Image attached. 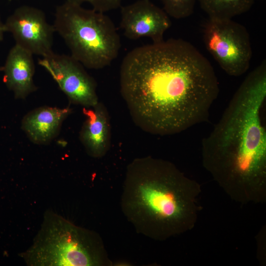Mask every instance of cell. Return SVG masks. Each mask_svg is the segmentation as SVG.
Masks as SVG:
<instances>
[{"mask_svg":"<svg viewBox=\"0 0 266 266\" xmlns=\"http://www.w3.org/2000/svg\"><path fill=\"white\" fill-rule=\"evenodd\" d=\"M2 70V67H0V71Z\"/></svg>","mask_w":266,"mask_h":266,"instance_id":"e0dca14e","label":"cell"},{"mask_svg":"<svg viewBox=\"0 0 266 266\" xmlns=\"http://www.w3.org/2000/svg\"><path fill=\"white\" fill-rule=\"evenodd\" d=\"M6 32L4 22L1 19L0 15V41H2L4 37V33Z\"/></svg>","mask_w":266,"mask_h":266,"instance_id":"2e32d148","label":"cell"},{"mask_svg":"<svg viewBox=\"0 0 266 266\" xmlns=\"http://www.w3.org/2000/svg\"><path fill=\"white\" fill-rule=\"evenodd\" d=\"M4 25L6 32L12 35L15 44L33 55L43 57L53 52L55 29L41 10L21 5L7 17Z\"/></svg>","mask_w":266,"mask_h":266,"instance_id":"ba28073f","label":"cell"},{"mask_svg":"<svg viewBox=\"0 0 266 266\" xmlns=\"http://www.w3.org/2000/svg\"><path fill=\"white\" fill-rule=\"evenodd\" d=\"M33 55L15 44L10 49L2 66L4 83L16 99H26L37 89L33 81L35 65Z\"/></svg>","mask_w":266,"mask_h":266,"instance_id":"30bf717a","label":"cell"},{"mask_svg":"<svg viewBox=\"0 0 266 266\" xmlns=\"http://www.w3.org/2000/svg\"><path fill=\"white\" fill-rule=\"evenodd\" d=\"M205 46L229 75L239 76L249 69L252 56L249 34L232 19L208 18L203 28Z\"/></svg>","mask_w":266,"mask_h":266,"instance_id":"8992f818","label":"cell"},{"mask_svg":"<svg viewBox=\"0 0 266 266\" xmlns=\"http://www.w3.org/2000/svg\"><path fill=\"white\" fill-rule=\"evenodd\" d=\"M53 25L70 55L84 67L103 68L119 54L120 35L113 22L104 13L66 1L57 7Z\"/></svg>","mask_w":266,"mask_h":266,"instance_id":"5b68a950","label":"cell"},{"mask_svg":"<svg viewBox=\"0 0 266 266\" xmlns=\"http://www.w3.org/2000/svg\"><path fill=\"white\" fill-rule=\"evenodd\" d=\"M85 112L86 118L79 133V139L88 154L92 157H103L111 143L109 116L101 102Z\"/></svg>","mask_w":266,"mask_h":266,"instance_id":"7c38bea8","label":"cell"},{"mask_svg":"<svg viewBox=\"0 0 266 266\" xmlns=\"http://www.w3.org/2000/svg\"><path fill=\"white\" fill-rule=\"evenodd\" d=\"M164 10L176 19L187 18L194 12L195 0H163Z\"/></svg>","mask_w":266,"mask_h":266,"instance_id":"5bb4252c","label":"cell"},{"mask_svg":"<svg viewBox=\"0 0 266 266\" xmlns=\"http://www.w3.org/2000/svg\"><path fill=\"white\" fill-rule=\"evenodd\" d=\"M200 194V184L171 162L138 158L127 168L121 210L138 233L165 240L193 228Z\"/></svg>","mask_w":266,"mask_h":266,"instance_id":"3957f363","label":"cell"},{"mask_svg":"<svg viewBox=\"0 0 266 266\" xmlns=\"http://www.w3.org/2000/svg\"><path fill=\"white\" fill-rule=\"evenodd\" d=\"M266 62L246 76L201 141L202 163L235 200L263 201L266 189Z\"/></svg>","mask_w":266,"mask_h":266,"instance_id":"7a4b0ae2","label":"cell"},{"mask_svg":"<svg viewBox=\"0 0 266 266\" xmlns=\"http://www.w3.org/2000/svg\"><path fill=\"white\" fill-rule=\"evenodd\" d=\"M219 85L207 58L182 39L133 48L120 66V92L133 122L154 135L178 133L207 121Z\"/></svg>","mask_w":266,"mask_h":266,"instance_id":"6da1fadb","label":"cell"},{"mask_svg":"<svg viewBox=\"0 0 266 266\" xmlns=\"http://www.w3.org/2000/svg\"><path fill=\"white\" fill-rule=\"evenodd\" d=\"M170 25L169 16L150 0H138L121 6L120 27L130 39L146 37L153 42L161 41Z\"/></svg>","mask_w":266,"mask_h":266,"instance_id":"9c48e42d","label":"cell"},{"mask_svg":"<svg viewBox=\"0 0 266 266\" xmlns=\"http://www.w3.org/2000/svg\"><path fill=\"white\" fill-rule=\"evenodd\" d=\"M255 0H199L209 18L232 19L247 12Z\"/></svg>","mask_w":266,"mask_h":266,"instance_id":"4fadbf2b","label":"cell"},{"mask_svg":"<svg viewBox=\"0 0 266 266\" xmlns=\"http://www.w3.org/2000/svg\"><path fill=\"white\" fill-rule=\"evenodd\" d=\"M69 107L47 106L35 108L23 118L21 129L30 140L36 144H47L59 134L62 124L71 113Z\"/></svg>","mask_w":266,"mask_h":266,"instance_id":"8fae6325","label":"cell"},{"mask_svg":"<svg viewBox=\"0 0 266 266\" xmlns=\"http://www.w3.org/2000/svg\"><path fill=\"white\" fill-rule=\"evenodd\" d=\"M72 103L91 108L99 102L97 84L84 66L71 55L54 52L38 60Z\"/></svg>","mask_w":266,"mask_h":266,"instance_id":"52a82bcc","label":"cell"},{"mask_svg":"<svg viewBox=\"0 0 266 266\" xmlns=\"http://www.w3.org/2000/svg\"><path fill=\"white\" fill-rule=\"evenodd\" d=\"M19 256L30 266H109L102 238L51 210L44 213L31 246Z\"/></svg>","mask_w":266,"mask_h":266,"instance_id":"277c9868","label":"cell"},{"mask_svg":"<svg viewBox=\"0 0 266 266\" xmlns=\"http://www.w3.org/2000/svg\"><path fill=\"white\" fill-rule=\"evenodd\" d=\"M123 0H66V1L80 4L84 2H88L93 7V9L100 12H106L116 9L121 6Z\"/></svg>","mask_w":266,"mask_h":266,"instance_id":"9a60e30c","label":"cell"}]
</instances>
